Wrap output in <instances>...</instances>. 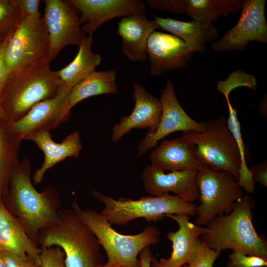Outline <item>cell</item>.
Instances as JSON below:
<instances>
[{"label": "cell", "mask_w": 267, "mask_h": 267, "mask_svg": "<svg viewBox=\"0 0 267 267\" xmlns=\"http://www.w3.org/2000/svg\"><path fill=\"white\" fill-rule=\"evenodd\" d=\"M221 253V251L212 249L200 240L196 257L189 264L183 265V267H213Z\"/></svg>", "instance_id": "1f68e13d"}, {"label": "cell", "mask_w": 267, "mask_h": 267, "mask_svg": "<svg viewBox=\"0 0 267 267\" xmlns=\"http://www.w3.org/2000/svg\"><path fill=\"white\" fill-rule=\"evenodd\" d=\"M2 253L7 267H39L30 258L23 259L10 252L4 251Z\"/></svg>", "instance_id": "d590c367"}, {"label": "cell", "mask_w": 267, "mask_h": 267, "mask_svg": "<svg viewBox=\"0 0 267 267\" xmlns=\"http://www.w3.org/2000/svg\"><path fill=\"white\" fill-rule=\"evenodd\" d=\"M23 140L34 142L44 155V162L37 170L33 179L35 184L42 182L44 174L49 169L68 157H77L82 148L79 133L74 132L64 139L61 143L55 142L49 131H41L26 135Z\"/></svg>", "instance_id": "ffe728a7"}, {"label": "cell", "mask_w": 267, "mask_h": 267, "mask_svg": "<svg viewBox=\"0 0 267 267\" xmlns=\"http://www.w3.org/2000/svg\"><path fill=\"white\" fill-rule=\"evenodd\" d=\"M92 40L93 34L86 36L73 60L57 71L61 81L71 89L95 71V68L101 63L100 55L92 51Z\"/></svg>", "instance_id": "cb8c5ba5"}, {"label": "cell", "mask_w": 267, "mask_h": 267, "mask_svg": "<svg viewBox=\"0 0 267 267\" xmlns=\"http://www.w3.org/2000/svg\"><path fill=\"white\" fill-rule=\"evenodd\" d=\"M12 30L6 34L2 43L0 45V94L8 77H9L4 63V56L7 44Z\"/></svg>", "instance_id": "8d00e7d4"}, {"label": "cell", "mask_w": 267, "mask_h": 267, "mask_svg": "<svg viewBox=\"0 0 267 267\" xmlns=\"http://www.w3.org/2000/svg\"><path fill=\"white\" fill-rule=\"evenodd\" d=\"M49 40L44 18L23 17L13 29L5 52L9 76L34 62L48 58Z\"/></svg>", "instance_id": "9c48e42d"}, {"label": "cell", "mask_w": 267, "mask_h": 267, "mask_svg": "<svg viewBox=\"0 0 267 267\" xmlns=\"http://www.w3.org/2000/svg\"><path fill=\"white\" fill-rule=\"evenodd\" d=\"M254 181L267 187V162L253 166L249 169Z\"/></svg>", "instance_id": "74e56055"}, {"label": "cell", "mask_w": 267, "mask_h": 267, "mask_svg": "<svg viewBox=\"0 0 267 267\" xmlns=\"http://www.w3.org/2000/svg\"><path fill=\"white\" fill-rule=\"evenodd\" d=\"M160 100L162 107V114L156 130L146 132L137 147V155L143 156L148 150L156 147L159 141L177 131L201 132L204 130L203 122H198L183 110L176 95L171 80L162 89Z\"/></svg>", "instance_id": "7c38bea8"}, {"label": "cell", "mask_w": 267, "mask_h": 267, "mask_svg": "<svg viewBox=\"0 0 267 267\" xmlns=\"http://www.w3.org/2000/svg\"><path fill=\"white\" fill-rule=\"evenodd\" d=\"M255 202L247 194L234 204L232 212L214 217L206 225L200 240L214 250L232 249L267 260V243L253 223Z\"/></svg>", "instance_id": "3957f363"}, {"label": "cell", "mask_w": 267, "mask_h": 267, "mask_svg": "<svg viewBox=\"0 0 267 267\" xmlns=\"http://www.w3.org/2000/svg\"><path fill=\"white\" fill-rule=\"evenodd\" d=\"M18 7L22 17H41L39 11L40 0H13Z\"/></svg>", "instance_id": "e575fe53"}, {"label": "cell", "mask_w": 267, "mask_h": 267, "mask_svg": "<svg viewBox=\"0 0 267 267\" xmlns=\"http://www.w3.org/2000/svg\"><path fill=\"white\" fill-rule=\"evenodd\" d=\"M116 77V72L113 70L91 72L72 88L69 97L70 108L91 96L117 93Z\"/></svg>", "instance_id": "484cf974"}, {"label": "cell", "mask_w": 267, "mask_h": 267, "mask_svg": "<svg viewBox=\"0 0 267 267\" xmlns=\"http://www.w3.org/2000/svg\"><path fill=\"white\" fill-rule=\"evenodd\" d=\"M10 252L40 265V248L28 236L20 221L6 208L0 199V252Z\"/></svg>", "instance_id": "7402d4cb"}, {"label": "cell", "mask_w": 267, "mask_h": 267, "mask_svg": "<svg viewBox=\"0 0 267 267\" xmlns=\"http://www.w3.org/2000/svg\"><path fill=\"white\" fill-rule=\"evenodd\" d=\"M243 0H186L185 12L193 20L212 24L221 16L239 11Z\"/></svg>", "instance_id": "4316f807"}, {"label": "cell", "mask_w": 267, "mask_h": 267, "mask_svg": "<svg viewBox=\"0 0 267 267\" xmlns=\"http://www.w3.org/2000/svg\"><path fill=\"white\" fill-rule=\"evenodd\" d=\"M0 267H7L3 258L2 252H0Z\"/></svg>", "instance_id": "b9f144b4"}, {"label": "cell", "mask_w": 267, "mask_h": 267, "mask_svg": "<svg viewBox=\"0 0 267 267\" xmlns=\"http://www.w3.org/2000/svg\"><path fill=\"white\" fill-rule=\"evenodd\" d=\"M49 63L45 58L9 76L0 94V104L9 121L19 120L37 103L57 95L63 83Z\"/></svg>", "instance_id": "7a4b0ae2"}, {"label": "cell", "mask_w": 267, "mask_h": 267, "mask_svg": "<svg viewBox=\"0 0 267 267\" xmlns=\"http://www.w3.org/2000/svg\"><path fill=\"white\" fill-rule=\"evenodd\" d=\"M149 159L153 167L163 171H185L202 164L195 146L181 136L162 141L151 152Z\"/></svg>", "instance_id": "44dd1931"}, {"label": "cell", "mask_w": 267, "mask_h": 267, "mask_svg": "<svg viewBox=\"0 0 267 267\" xmlns=\"http://www.w3.org/2000/svg\"></svg>", "instance_id": "ee69618b"}, {"label": "cell", "mask_w": 267, "mask_h": 267, "mask_svg": "<svg viewBox=\"0 0 267 267\" xmlns=\"http://www.w3.org/2000/svg\"><path fill=\"white\" fill-rule=\"evenodd\" d=\"M79 11L83 32L93 34L105 22L116 17L145 13L146 6L140 0H67Z\"/></svg>", "instance_id": "9a60e30c"}, {"label": "cell", "mask_w": 267, "mask_h": 267, "mask_svg": "<svg viewBox=\"0 0 267 267\" xmlns=\"http://www.w3.org/2000/svg\"><path fill=\"white\" fill-rule=\"evenodd\" d=\"M147 1L151 7L158 10L175 14L185 12L186 0H148Z\"/></svg>", "instance_id": "836d02e7"}, {"label": "cell", "mask_w": 267, "mask_h": 267, "mask_svg": "<svg viewBox=\"0 0 267 267\" xmlns=\"http://www.w3.org/2000/svg\"><path fill=\"white\" fill-rule=\"evenodd\" d=\"M159 28L183 40L194 52L203 53L207 44L219 37L218 30L212 24L192 20L185 22L171 18L154 17Z\"/></svg>", "instance_id": "603a6c76"}, {"label": "cell", "mask_w": 267, "mask_h": 267, "mask_svg": "<svg viewBox=\"0 0 267 267\" xmlns=\"http://www.w3.org/2000/svg\"><path fill=\"white\" fill-rule=\"evenodd\" d=\"M71 207L105 251L108 260L103 267H140L137 259L139 253L146 247L159 242L160 231L156 227L147 226L134 235L122 234L117 232L100 212L83 210L76 201H73Z\"/></svg>", "instance_id": "5b68a950"}, {"label": "cell", "mask_w": 267, "mask_h": 267, "mask_svg": "<svg viewBox=\"0 0 267 267\" xmlns=\"http://www.w3.org/2000/svg\"><path fill=\"white\" fill-rule=\"evenodd\" d=\"M31 174V161L25 157L12 172L5 197L9 208H6L20 221L31 240L39 247V232L56 222L61 202L53 186L38 192L32 184Z\"/></svg>", "instance_id": "6da1fadb"}, {"label": "cell", "mask_w": 267, "mask_h": 267, "mask_svg": "<svg viewBox=\"0 0 267 267\" xmlns=\"http://www.w3.org/2000/svg\"><path fill=\"white\" fill-rule=\"evenodd\" d=\"M245 87L255 90L257 88V81L254 76L238 70L229 74L224 80L220 81L217 85V90L223 95H229L234 89Z\"/></svg>", "instance_id": "f1b7e54d"}, {"label": "cell", "mask_w": 267, "mask_h": 267, "mask_svg": "<svg viewBox=\"0 0 267 267\" xmlns=\"http://www.w3.org/2000/svg\"><path fill=\"white\" fill-rule=\"evenodd\" d=\"M44 19L49 40L48 60H53L66 46L78 47L86 35L81 30L79 11L67 0H45Z\"/></svg>", "instance_id": "30bf717a"}, {"label": "cell", "mask_w": 267, "mask_h": 267, "mask_svg": "<svg viewBox=\"0 0 267 267\" xmlns=\"http://www.w3.org/2000/svg\"><path fill=\"white\" fill-rule=\"evenodd\" d=\"M22 18L13 0H0V38H4Z\"/></svg>", "instance_id": "f546056e"}, {"label": "cell", "mask_w": 267, "mask_h": 267, "mask_svg": "<svg viewBox=\"0 0 267 267\" xmlns=\"http://www.w3.org/2000/svg\"><path fill=\"white\" fill-rule=\"evenodd\" d=\"M40 248L56 246L65 254L66 267H103L100 244L72 209L59 210L52 225L39 232Z\"/></svg>", "instance_id": "277c9868"}, {"label": "cell", "mask_w": 267, "mask_h": 267, "mask_svg": "<svg viewBox=\"0 0 267 267\" xmlns=\"http://www.w3.org/2000/svg\"><path fill=\"white\" fill-rule=\"evenodd\" d=\"M196 181L200 204L197 207L195 223L207 225L215 217L230 213L234 204L243 196L237 179L230 173L202 164Z\"/></svg>", "instance_id": "ba28073f"}, {"label": "cell", "mask_w": 267, "mask_h": 267, "mask_svg": "<svg viewBox=\"0 0 267 267\" xmlns=\"http://www.w3.org/2000/svg\"><path fill=\"white\" fill-rule=\"evenodd\" d=\"M40 249L39 267H66L65 254L60 248L53 246Z\"/></svg>", "instance_id": "d6a6232c"}, {"label": "cell", "mask_w": 267, "mask_h": 267, "mask_svg": "<svg viewBox=\"0 0 267 267\" xmlns=\"http://www.w3.org/2000/svg\"><path fill=\"white\" fill-rule=\"evenodd\" d=\"M201 132H189L181 136L196 147L202 164L239 177L240 158L238 146L224 118L204 122Z\"/></svg>", "instance_id": "52a82bcc"}, {"label": "cell", "mask_w": 267, "mask_h": 267, "mask_svg": "<svg viewBox=\"0 0 267 267\" xmlns=\"http://www.w3.org/2000/svg\"><path fill=\"white\" fill-rule=\"evenodd\" d=\"M0 119L9 121L8 117L2 109L0 104Z\"/></svg>", "instance_id": "ab89813d"}, {"label": "cell", "mask_w": 267, "mask_h": 267, "mask_svg": "<svg viewBox=\"0 0 267 267\" xmlns=\"http://www.w3.org/2000/svg\"><path fill=\"white\" fill-rule=\"evenodd\" d=\"M166 217L176 221L179 228L168 233L167 238L172 243L173 251L169 259L161 258L159 263L164 267H181L196 257L200 237L205 228L190 222L187 215H168Z\"/></svg>", "instance_id": "ac0fdd59"}, {"label": "cell", "mask_w": 267, "mask_h": 267, "mask_svg": "<svg viewBox=\"0 0 267 267\" xmlns=\"http://www.w3.org/2000/svg\"><path fill=\"white\" fill-rule=\"evenodd\" d=\"M151 265L152 267H164L159 262H158L157 259L154 257L151 262Z\"/></svg>", "instance_id": "60d3db41"}, {"label": "cell", "mask_w": 267, "mask_h": 267, "mask_svg": "<svg viewBox=\"0 0 267 267\" xmlns=\"http://www.w3.org/2000/svg\"><path fill=\"white\" fill-rule=\"evenodd\" d=\"M139 255L140 267H150L153 256L150 246H147L142 249Z\"/></svg>", "instance_id": "f35d334b"}, {"label": "cell", "mask_w": 267, "mask_h": 267, "mask_svg": "<svg viewBox=\"0 0 267 267\" xmlns=\"http://www.w3.org/2000/svg\"><path fill=\"white\" fill-rule=\"evenodd\" d=\"M9 121L0 119V199L8 192L9 182L18 160V152L22 139L12 131Z\"/></svg>", "instance_id": "d4e9b609"}, {"label": "cell", "mask_w": 267, "mask_h": 267, "mask_svg": "<svg viewBox=\"0 0 267 267\" xmlns=\"http://www.w3.org/2000/svg\"><path fill=\"white\" fill-rule=\"evenodd\" d=\"M133 98L135 105L133 112L128 116H123L120 122L112 128L111 139L116 142L133 129H148L147 133H153L156 129L162 114L161 101L141 85L134 83Z\"/></svg>", "instance_id": "e0dca14e"}, {"label": "cell", "mask_w": 267, "mask_h": 267, "mask_svg": "<svg viewBox=\"0 0 267 267\" xmlns=\"http://www.w3.org/2000/svg\"><path fill=\"white\" fill-rule=\"evenodd\" d=\"M197 169L166 174L148 165L142 172L141 179L145 190L151 196L173 192L184 201L193 203L199 198L196 181Z\"/></svg>", "instance_id": "2e32d148"}, {"label": "cell", "mask_w": 267, "mask_h": 267, "mask_svg": "<svg viewBox=\"0 0 267 267\" xmlns=\"http://www.w3.org/2000/svg\"><path fill=\"white\" fill-rule=\"evenodd\" d=\"M71 89L63 84L55 97L37 103L19 120L9 121L10 129L23 140L28 134L41 131L50 132L67 121L71 110L69 104Z\"/></svg>", "instance_id": "4fadbf2b"}, {"label": "cell", "mask_w": 267, "mask_h": 267, "mask_svg": "<svg viewBox=\"0 0 267 267\" xmlns=\"http://www.w3.org/2000/svg\"><path fill=\"white\" fill-rule=\"evenodd\" d=\"M225 98L229 110V117L226 121L227 127L236 142L240 158V167L237 182L242 189L251 193L255 190V181L247 165L245 145L241 133V127L238 120L237 111L231 104L229 97Z\"/></svg>", "instance_id": "83f0119b"}, {"label": "cell", "mask_w": 267, "mask_h": 267, "mask_svg": "<svg viewBox=\"0 0 267 267\" xmlns=\"http://www.w3.org/2000/svg\"><path fill=\"white\" fill-rule=\"evenodd\" d=\"M146 50L150 74L155 77L186 66L194 53L180 38L156 31L149 37Z\"/></svg>", "instance_id": "5bb4252c"}, {"label": "cell", "mask_w": 267, "mask_h": 267, "mask_svg": "<svg viewBox=\"0 0 267 267\" xmlns=\"http://www.w3.org/2000/svg\"><path fill=\"white\" fill-rule=\"evenodd\" d=\"M265 0H243L242 12L236 25L212 44L213 50L224 52L246 49L249 42H267Z\"/></svg>", "instance_id": "8fae6325"}, {"label": "cell", "mask_w": 267, "mask_h": 267, "mask_svg": "<svg viewBox=\"0 0 267 267\" xmlns=\"http://www.w3.org/2000/svg\"><path fill=\"white\" fill-rule=\"evenodd\" d=\"M92 196L104 207L100 213L111 224L124 225L136 219L157 222L168 215L197 214V205L187 202L177 195L169 193L160 196H144L137 200L120 198L115 199L96 190Z\"/></svg>", "instance_id": "8992f818"}, {"label": "cell", "mask_w": 267, "mask_h": 267, "mask_svg": "<svg viewBox=\"0 0 267 267\" xmlns=\"http://www.w3.org/2000/svg\"><path fill=\"white\" fill-rule=\"evenodd\" d=\"M4 38H0V45L2 43V41H3V39H4Z\"/></svg>", "instance_id": "7bdbcfd3"}, {"label": "cell", "mask_w": 267, "mask_h": 267, "mask_svg": "<svg viewBox=\"0 0 267 267\" xmlns=\"http://www.w3.org/2000/svg\"><path fill=\"white\" fill-rule=\"evenodd\" d=\"M226 267H264L267 260L261 257L247 255L242 251H234L229 255Z\"/></svg>", "instance_id": "4dcf8cb0"}, {"label": "cell", "mask_w": 267, "mask_h": 267, "mask_svg": "<svg viewBox=\"0 0 267 267\" xmlns=\"http://www.w3.org/2000/svg\"><path fill=\"white\" fill-rule=\"evenodd\" d=\"M117 25L124 56L133 62L145 61L147 42L150 35L159 28L158 24L143 13L122 17Z\"/></svg>", "instance_id": "d6986e66"}]
</instances>
